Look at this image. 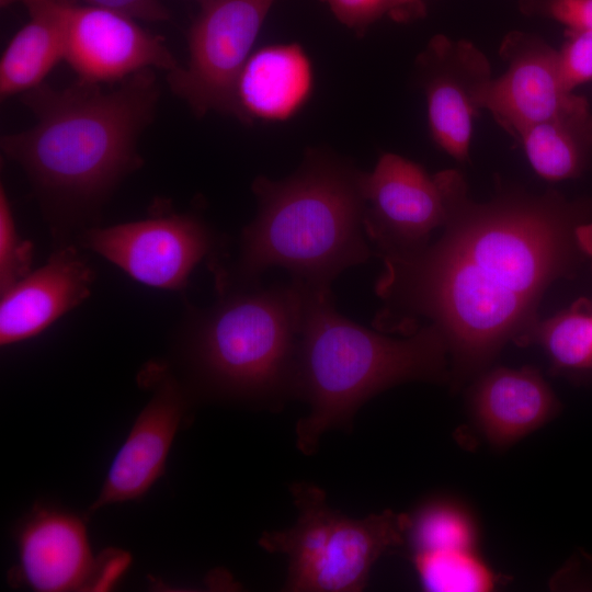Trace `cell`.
Wrapping results in <instances>:
<instances>
[{"instance_id":"cell-24","label":"cell","mask_w":592,"mask_h":592,"mask_svg":"<svg viewBox=\"0 0 592 592\" xmlns=\"http://www.w3.org/2000/svg\"><path fill=\"white\" fill-rule=\"evenodd\" d=\"M567 39L558 50L561 79L570 90L592 80V31L567 30Z\"/></svg>"},{"instance_id":"cell-8","label":"cell","mask_w":592,"mask_h":592,"mask_svg":"<svg viewBox=\"0 0 592 592\" xmlns=\"http://www.w3.org/2000/svg\"><path fill=\"white\" fill-rule=\"evenodd\" d=\"M15 540L19 562L12 578L41 592L105 591L130 562L118 549L94 556L82 519L39 504L21 521Z\"/></svg>"},{"instance_id":"cell-19","label":"cell","mask_w":592,"mask_h":592,"mask_svg":"<svg viewBox=\"0 0 592 592\" xmlns=\"http://www.w3.org/2000/svg\"><path fill=\"white\" fill-rule=\"evenodd\" d=\"M517 139L534 171L547 181L579 175L592 150V135L559 121L531 125Z\"/></svg>"},{"instance_id":"cell-16","label":"cell","mask_w":592,"mask_h":592,"mask_svg":"<svg viewBox=\"0 0 592 592\" xmlns=\"http://www.w3.org/2000/svg\"><path fill=\"white\" fill-rule=\"evenodd\" d=\"M312 88V65L299 44L263 46L251 53L238 73L234 116L247 124L286 121L301 110Z\"/></svg>"},{"instance_id":"cell-20","label":"cell","mask_w":592,"mask_h":592,"mask_svg":"<svg viewBox=\"0 0 592 592\" xmlns=\"http://www.w3.org/2000/svg\"><path fill=\"white\" fill-rule=\"evenodd\" d=\"M414 553L476 549L478 530L470 512L460 503L435 499L409 515L406 533Z\"/></svg>"},{"instance_id":"cell-9","label":"cell","mask_w":592,"mask_h":592,"mask_svg":"<svg viewBox=\"0 0 592 592\" xmlns=\"http://www.w3.org/2000/svg\"><path fill=\"white\" fill-rule=\"evenodd\" d=\"M500 55L506 69L493 79L485 110L511 136L517 138L528 126L549 121L592 135L589 103L565 86L558 50L536 35L513 31L502 41Z\"/></svg>"},{"instance_id":"cell-18","label":"cell","mask_w":592,"mask_h":592,"mask_svg":"<svg viewBox=\"0 0 592 592\" xmlns=\"http://www.w3.org/2000/svg\"><path fill=\"white\" fill-rule=\"evenodd\" d=\"M29 21L15 33L0 60V95L4 100L42 84L65 58L61 0H22Z\"/></svg>"},{"instance_id":"cell-13","label":"cell","mask_w":592,"mask_h":592,"mask_svg":"<svg viewBox=\"0 0 592 592\" xmlns=\"http://www.w3.org/2000/svg\"><path fill=\"white\" fill-rule=\"evenodd\" d=\"M61 22L64 60L79 81L100 84L145 69L178 67L163 39L127 14L61 0Z\"/></svg>"},{"instance_id":"cell-11","label":"cell","mask_w":592,"mask_h":592,"mask_svg":"<svg viewBox=\"0 0 592 592\" xmlns=\"http://www.w3.org/2000/svg\"><path fill=\"white\" fill-rule=\"evenodd\" d=\"M215 238L200 218L168 214L92 228L83 244L135 281L150 287L180 291L195 266L213 251Z\"/></svg>"},{"instance_id":"cell-12","label":"cell","mask_w":592,"mask_h":592,"mask_svg":"<svg viewBox=\"0 0 592 592\" xmlns=\"http://www.w3.org/2000/svg\"><path fill=\"white\" fill-rule=\"evenodd\" d=\"M432 138L454 159H468L474 121L486 102L492 78L485 54L473 43L432 37L417 58Z\"/></svg>"},{"instance_id":"cell-4","label":"cell","mask_w":592,"mask_h":592,"mask_svg":"<svg viewBox=\"0 0 592 592\" xmlns=\"http://www.w3.org/2000/svg\"><path fill=\"white\" fill-rule=\"evenodd\" d=\"M301 288L295 394L310 408L295 430L303 454H314L327 430L346 425L376 394L406 382L449 377L447 348L434 326L389 338L339 314L331 289Z\"/></svg>"},{"instance_id":"cell-22","label":"cell","mask_w":592,"mask_h":592,"mask_svg":"<svg viewBox=\"0 0 592 592\" xmlns=\"http://www.w3.org/2000/svg\"><path fill=\"white\" fill-rule=\"evenodd\" d=\"M530 342H538L562 369L592 368V314L579 306L538 321Z\"/></svg>"},{"instance_id":"cell-6","label":"cell","mask_w":592,"mask_h":592,"mask_svg":"<svg viewBox=\"0 0 592 592\" xmlns=\"http://www.w3.org/2000/svg\"><path fill=\"white\" fill-rule=\"evenodd\" d=\"M295 525L264 533L259 544L288 557L286 591L357 592L379 556L406 538L409 514L385 510L351 519L332 510L317 486L294 483Z\"/></svg>"},{"instance_id":"cell-2","label":"cell","mask_w":592,"mask_h":592,"mask_svg":"<svg viewBox=\"0 0 592 592\" xmlns=\"http://www.w3.org/2000/svg\"><path fill=\"white\" fill-rule=\"evenodd\" d=\"M158 99L152 69L127 77L111 91L79 80L65 89L43 82L22 94L35 124L2 136L1 149L43 195L89 204L140 164L137 139L153 118Z\"/></svg>"},{"instance_id":"cell-1","label":"cell","mask_w":592,"mask_h":592,"mask_svg":"<svg viewBox=\"0 0 592 592\" xmlns=\"http://www.w3.org/2000/svg\"><path fill=\"white\" fill-rule=\"evenodd\" d=\"M436 174L446 219L423 248L383 259L375 326L405 335L420 322L434 326L449 375L460 384L485 371L509 341L530 343L544 293L582 252L583 214L555 191H513L478 203L458 171Z\"/></svg>"},{"instance_id":"cell-17","label":"cell","mask_w":592,"mask_h":592,"mask_svg":"<svg viewBox=\"0 0 592 592\" xmlns=\"http://www.w3.org/2000/svg\"><path fill=\"white\" fill-rule=\"evenodd\" d=\"M474 418L488 441L504 447L550 420L558 402L532 367H499L483 374L471 396Z\"/></svg>"},{"instance_id":"cell-27","label":"cell","mask_w":592,"mask_h":592,"mask_svg":"<svg viewBox=\"0 0 592 592\" xmlns=\"http://www.w3.org/2000/svg\"><path fill=\"white\" fill-rule=\"evenodd\" d=\"M22 0H0L2 7ZM70 3L105 8L127 14L134 19L160 22L169 19V12L161 0H64Z\"/></svg>"},{"instance_id":"cell-26","label":"cell","mask_w":592,"mask_h":592,"mask_svg":"<svg viewBox=\"0 0 592 592\" xmlns=\"http://www.w3.org/2000/svg\"><path fill=\"white\" fill-rule=\"evenodd\" d=\"M339 22L356 33H364L383 15L389 14L392 0H321Z\"/></svg>"},{"instance_id":"cell-14","label":"cell","mask_w":592,"mask_h":592,"mask_svg":"<svg viewBox=\"0 0 592 592\" xmlns=\"http://www.w3.org/2000/svg\"><path fill=\"white\" fill-rule=\"evenodd\" d=\"M185 407L179 383L162 374L150 400L112 460L89 514L109 504L137 500L148 492L163 475Z\"/></svg>"},{"instance_id":"cell-25","label":"cell","mask_w":592,"mask_h":592,"mask_svg":"<svg viewBox=\"0 0 592 592\" xmlns=\"http://www.w3.org/2000/svg\"><path fill=\"white\" fill-rule=\"evenodd\" d=\"M520 8L526 14L553 19L568 30L592 31V0H520Z\"/></svg>"},{"instance_id":"cell-23","label":"cell","mask_w":592,"mask_h":592,"mask_svg":"<svg viewBox=\"0 0 592 592\" xmlns=\"http://www.w3.org/2000/svg\"><path fill=\"white\" fill-rule=\"evenodd\" d=\"M33 249L23 240L15 226L12 207L4 187L0 189V291L12 285L30 273Z\"/></svg>"},{"instance_id":"cell-10","label":"cell","mask_w":592,"mask_h":592,"mask_svg":"<svg viewBox=\"0 0 592 592\" xmlns=\"http://www.w3.org/2000/svg\"><path fill=\"white\" fill-rule=\"evenodd\" d=\"M360 182L365 235L382 259L423 248L446 219L437 174L397 153L382 155L371 172L361 171Z\"/></svg>"},{"instance_id":"cell-30","label":"cell","mask_w":592,"mask_h":592,"mask_svg":"<svg viewBox=\"0 0 592 592\" xmlns=\"http://www.w3.org/2000/svg\"><path fill=\"white\" fill-rule=\"evenodd\" d=\"M194 1H196L201 7H203V5L209 3L213 0H194Z\"/></svg>"},{"instance_id":"cell-5","label":"cell","mask_w":592,"mask_h":592,"mask_svg":"<svg viewBox=\"0 0 592 592\" xmlns=\"http://www.w3.org/2000/svg\"><path fill=\"white\" fill-rule=\"evenodd\" d=\"M223 292L215 305L196 310L190 320L189 348L198 373L236 397L295 394L301 285L291 281Z\"/></svg>"},{"instance_id":"cell-3","label":"cell","mask_w":592,"mask_h":592,"mask_svg":"<svg viewBox=\"0 0 592 592\" xmlns=\"http://www.w3.org/2000/svg\"><path fill=\"white\" fill-rule=\"evenodd\" d=\"M360 178L361 171L321 150L307 152L283 180L257 178L258 213L241 235L236 287L257 286L265 270L281 266L303 286L331 289L341 272L366 262L372 250Z\"/></svg>"},{"instance_id":"cell-21","label":"cell","mask_w":592,"mask_h":592,"mask_svg":"<svg viewBox=\"0 0 592 592\" xmlns=\"http://www.w3.org/2000/svg\"><path fill=\"white\" fill-rule=\"evenodd\" d=\"M420 582L430 592H488L497 576L476 549L414 553Z\"/></svg>"},{"instance_id":"cell-29","label":"cell","mask_w":592,"mask_h":592,"mask_svg":"<svg viewBox=\"0 0 592 592\" xmlns=\"http://www.w3.org/2000/svg\"><path fill=\"white\" fill-rule=\"evenodd\" d=\"M578 240L582 252L592 258V225H581L578 229Z\"/></svg>"},{"instance_id":"cell-7","label":"cell","mask_w":592,"mask_h":592,"mask_svg":"<svg viewBox=\"0 0 592 592\" xmlns=\"http://www.w3.org/2000/svg\"><path fill=\"white\" fill-rule=\"evenodd\" d=\"M275 0H213L187 34L189 59L168 73L172 92L202 117L210 111L234 116L239 71Z\"/></svg>"},{"instance_id":"cell-15","label":"cell","mask_w":592,"mask_h":592,"mask_svg":"<svg viewBox=\"0 0 592 592\" xmlns=\"http://www.w3.org/2000/svg\"><path fill=\"white\" fill-rule=\"evenodd\" d=\"M93 281V270L75 248L54 252L44 265L1 293V345L39 334L88 298Z\"/></svg>"},{"instance_id":"cell-28","label":"cell","mask_w":592,"mask_h":592,"mask_svg":"<svg viewBox=\"0 0 592 592\" xmlns=\"http://www.w3.org/2000/svg\"><path fill=\"white\" fill-rule=\"evenodd\" d=\"M424 13L423 0H392L389 16L396 21H409Z\"/></svg>"}]
</instances>
